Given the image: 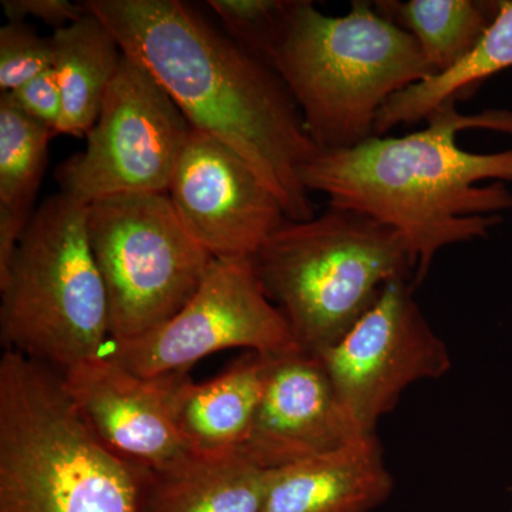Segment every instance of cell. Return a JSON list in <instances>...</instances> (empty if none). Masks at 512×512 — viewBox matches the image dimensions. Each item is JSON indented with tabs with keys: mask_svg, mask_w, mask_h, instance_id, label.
<instances>
[{
	"mask_svg": "<svg viewBox=\"0 0 512 512\" xmlns=\"http://www.w3.org/2000/svg\"><path fill=\"white\" fill-rule=\"evenodd\" d=\"M146 471L96 439L59 373L5 349L0 512H138Z\"/></svg>",
	"mask_w": 512,
	"mask_h": 512,
	"instance_id": "3957f363",
	"label": "cell"
},
{
	"mask_svg": "<svg viewBox=\"0 0 512 512\" xmlns=\"http://www.w3.org/2000/svg\"><path fill=\"white\" fill-rule=\"evenodd\" d=\"M252 261L295 342L312 355L336 345L390 282L414 281L409 249L396 231L332 205L311 220H286Z\"/></svg>",
	"mask_w": 512,
	"mask_h": 512,
	"instance_id": "5b68a950",
	"label": "cell"
},
{
	"mask_svg": "<svg viewBox=\"0 0 512 512\" xmlns=\"http://www.w3.org/2000/svg\"><path fill=\"white\" fill-rule=\"evenodd\" d=\"M107 355L144 377L191 370L205 356L242 348L259 355L301 349L266 295L252 258H214L181 311L146 335L111 342Z\"/></svg>",
	"mask_w": 512,
	"mask_h": 512,
	"instance_id": "9c48e42d",
	"label": "cell"
},
{
	"mask_svg": "<svg viewBox=\"0 0 512 512\" xmlns=\"http://www.w3.org/2000/svg\"><path fill=\"white\" fill-rule=\"evenodd\" d=\"M301 0H210L225 35L249 56L271 67Z\"/></svg>",
	"mask_w": 512,
	"mask_h": 512,
	"instance_id": "44dd1931",
	"label": "cell"
},
{
	"mask_svg": "<svg viewBox=\"0 0 512 512\" xmlns=\"http://www.w3.org/2000/svg\"><path fill=\"white\" fill-rule=\"evenodd\" d=\"M195 130L231 148L291 221L315 217L301 170L318 148L278 74L180 0H87Z\"/></svg>",
	"mask_w": 512,
	"mask_h": 512,
	"instance_id": "6da1fadb",
	"label": "cell"
},
{
	"mask_svg": "<svg viewBox=\"0 0 512 512\" xmlns=\"http://www.w3.org/2000/svg\"><path fill=\"white\" fill-rule=\"evenodd\" d=\"M373 5L416 40L434 76L476 49L498 10V0H377Z\"/></svg>",
	"mask_w": 512,
	"mask_h": 512,
	"instance_id": "ffe728a7",
	"label": "cell"
},
{
	"mask_svg": "<svg viewBox=\"0 0 512 512\" xmlns=\"http://www.w3.org/2000/svg\"><path fill=\"white\" fill-rule=\"evenodd\" d=\"M512 67V0H498L497 15L485 30L476 49L446 73L413 84L384 104L377 117L376 136L394 127L412 126L433 111L473 93L488 77Z\"/></svg>",
	"mask_w": 512,
	"mask_h": 512,
	"instance_id": "d6986e66",
	"label": "cell"
},
{
	"mask_svg": "<svg viewBox=\"0 0 512 512\" xmlns=\"http://www.w3.org/2000/svg\"><path fill=\"white\" fill-rule=\"evenodd\" d=\"M86 229L110 308L111 342L173 318L214 261L168 194H120L86 205Z\"/></svg>",
	"mask_w": 512,
	"mask_h": 512,
	"instance_id": "52a82bcc",
	"label": "cell"
},
{
	"mask_svg": "<svg viewBox=\"0 0 512 512\" xmlns=\"http://www.w3.org/2000/svg\"><path fill=\"white\" fill-rule=\"evenodd\" d=\"M512 512V511H511Z\"/></svg>",
	"mask_w": 512,
	"mask_h": 512,
	"instance_id": "4316f807",
	"label": "cell"
},
{
	"mask_svg": "<svg viewBox=\"0 0 512 512\" xmlns=\"http://www.w3.org/2000/svg\"><path fill=\"white\" fill-rule=\"evenodd\" d=\"M143 64L124 55L86 148L56 171L60 194L86 205L120 194H167L191 133Z\"/></svg>",
	"mask_w": 512,
	"mask_h": 512,
	"instance_id": "ba28073f",
	"label": "cell"
},
{
	"mask_svg": "<svg viewBox=\"0 0 512 512\" xmlns=\"http://www.w3.org/2000/svg\"><path fill=\"white\" fill-rule=\"evenodd\" d=\"M50 40L53 70L63 96V116L56 134L87 136L119 72L123 49L113 32L90 9L72 25L55 29Z\"/></svg>",
	"mask_w": 512,
	"mask_h": 512,
	"instance_id": "e0dca14e",
	"label": "cell"
},
{
	"mask_svg": "<svg viewBox=\"0 0 512 512\" xmlns=\"http://www.w3.org/2000/svg\"><path fill=\"white\" fill-rule=\"evenodd\" d=\"M464 130H490L512 138V110H485L478 114H464Z\"/></svg>",
	"mask_w": 512,
	"mask_h": 512,
	"instance_id": "d4e9b609",
	"label": "cell"
},
{
	"mask_svg": "<svg viewBox=\"0 0 512 512\" xmlns=\"http://www.w3.org/2000/svg\"><path fill=\"white\" fill-rule=\"evenodd\" d=\"M511 491H512V485H511Z\"/></svg>",
	"mask_w": 512,
	"mask_h": 512,
	"instance_id": "484cf974",
	"label": "cell"
},
{
	"mask_svg": "<svg viewBox=\"0 0 512 512\" xmlns=\"http://www.w3.org/2000/svg\"><path fill=\"white\" fill-rule=\"evenodd\" d=\"M60 379L96 439L131 466L163 470L191 456L178 426V400L190 370L144 377L104 353Z\"/></svg>",
	"mask_w": 512,
	"mask_h": 512,
	"instance_id": "8fae6325",
	"label": "cell"
},
{
	"mask_svg": "<svg viewBox=\"0 0 512 512\" xmlns=\"http://www.w3.org/2000/svg\"><path fill=\"white\" fill-rule=\"evenodd\" d=\"M413 288L410 279L390 282L336 345L316 355L362 436L376 434L377 423L410 386L451 369L447 345L421 312Z\"/></svg>",
	"mask_w": 512,
	"mask_h": 512,
	"instance_id": "30bf717a",
	"label": "cell"
},
{
	"mask_svg": "<svg viewBox=\"0 0 512 512\" xmlns=\"http://www.w3.org/2000/svg\"><path fill=\"white\" fill-rule=\"evenodd\" d=\"M269 470L245 453L147 470L138 512H261Z\"/></svg>",
	"mask_w": 512,
	"mask_h": 512,
	"instance_id": "9a60e30c",
	"label": "cell"
},
{
	"mask_svg": "<svg viewBox=\"0 0 512 512\" xmlns=\"http://www.w3.org/2000/svg\"><path fill=\"white\" fill-rule=\"evenodd\" d=\"M359 437L319 356L302 349L266 355L264 390L242 453L276 470Z\"/></svg>",
	"mask_w": 512,
	"mask_h": 512,
	"instance_id": "4fadbf2b",
	"label": "cell"
},
{
	"mask_svg": "<svg viewBox=\"0 0 512 512\" xmlns=\"http://www.w3.org/2000/svg\"><path fill=\"white\" fill-rule=\"evenodd\" d=\"M457 101L402 137L375 136L349 150L318 151L301 170L308 192L332 207L360 212L392 228L409 249L414 286L451 245L485 238L512 210V148L471 153L457 143L464 131Z\"/></svg>",
	"mask_w": 512,
	"mask_h": 512,
	"instance_id": "7a4b0ae2",
	"label": "cell"
},
{
	"mask_svg": "<svg viewBox=\"0 0 512 512\" xmlns=\"http://www.w3.org/2000/svg\"><path fill=\"white\" fill-rule=\"evenodd\" d=\"M167 194L184 227L212 258H254L288 220L274 192L237 153L195 128Z\"/></svg>",
	"mask_w": 512,
	"mask_h": 512,
	"instance_id": "7c38bea8",
	"label": "cell"
},
{
	"mask_svg": "<svg viewBox=\"0 0 512 512\" xmlns=\"http://www.w3.org/2000/svg\"><path fill=\"white\" fill-rule=\"evenodd\" d=\"M394 480L376 434L333 453L269 470L261 512H372Z\"/></svg>",
	"mask_w": 512,
	"mask_h": 512,
	"instance_id": "5bb4252c",
	"label": "cell"
},
{
	"mask_svg": "<svg viewBox=\"0 0 512 512\" xmlns=\"http://www.w3.org/2000/svg\"><path fill=\"white\" fill-rule=\"evenodd\" d=\"M53 67L52 40L40 37L28 23H6L0 29V90L12 93Z\"/></svg>",
	"mask_w": 512,
	"mask_h": 512,
	"instance_id": "7402d4cb",
	"label": "cell"
},
{
	"mask_svg": "<svg viewBox=\"0 0 512 512\" xmlns=\"http://www.w3.org/2000/svg\"><path fill=\"white\" fill-rule=\"evenodd\" d=\"M8 94L26 114L57 133L63 116V96L53 67Z\"/></svg>",
	"mask_w": 512,
	"mask_h": 512,
	"instance_id": "603a6c76",
	"label": "cell"
},
{
	"mask_svg": "<svg viewBox=\"0 0 512 512\" xmlns=\"http://www.w3.org/2000/svg\"><path fill=\"white\" fill-rule=\"evenodd\" d=\"M2 9L10 23L33 18L56 29L72 25L89 13L86 2L70 0H2Z\"/></svg>",
	"mask_w": 512,
	"mask_h": 512,
	"instance_id": "cb8c5ba5",
	"label": "cell"
},
{
	"mask_svg": "<svg viewBox=\"0 0 512 512\" xmlns=\"http://www.w3.org/2000/svg\"><path fill=\"white\" fill-rule=\"evenodd\" d=\"M272 70L319 151L349 150L375 137L384 104L434 76L416 40L365 0H353L343 16L301 0Z\"/></svg>",
	"mask_w": 512,
	"mask_h": 512,
	"instance_id": "277c9868",
	"label": "cell"
},
{
	"mask_svg": "<svg viewBox=\"0 0 512 512\" xmlns=\"http://www.w3.org/2000/svg\"><path fill=\"white\" fill-rule=\"evenodd\" d=\"M266 355L249 352L220 376L188 380L178 400V426L192 454L241 453L251 434L262 390Z\"/></svg>",
	"mask_w": 512,
	"mask_h": 512,
	"instance_id": "2e32d148",
	"label": "cell"
},
{
	"mask_svg": "<svg viewBox=\"0 0 512 512\" xmlns=\"http://www.w3.org/2000/svg\"><path fill=\"white\" fill-rule=\"evenodd\" d=\"M0 336L13 350L63 373L106 353V286L86 229V207L63 194L42 202L0 276Z\"/></svg>",
	"mask_w": 512,
	"mask_h": 512,
	"instance_id": "8992f818",
	"label": "cell"
},
{
	"mask_svg": "<svg viewBox=\"0 0 512 512\" xmlns=\"http://www.w3.org/2000/svg\"><path fill=\"white\" fill-rule=\"evenodd\" d=\"M55 136L20 109L10 94L0 97V276L6 274L43 180L47 148Z\"/></svg>",
	"mask_w": 512,
	"mask_h": 512,
	"instance_id": "ac0fdd59",
	"label": "cell"
}]
</instances>
